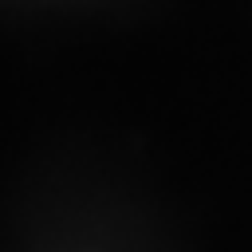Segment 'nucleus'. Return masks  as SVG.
<instances>
[]
</instances>
